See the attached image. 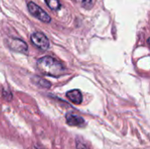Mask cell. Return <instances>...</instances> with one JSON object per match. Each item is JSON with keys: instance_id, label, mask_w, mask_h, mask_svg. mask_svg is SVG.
Instances as JSON below:
<instances>
[{"instance_id": "obj_1", "label": "cell", "mask_w": 150, "mask_h": 149, "mask_svg": "<svg viewBox=\"0 0 150 149\" xmlns=\"http://www.w3.org/2000/svg\"><path fill=\"white\" fill-rule=\"evenodd\" d=\"M37 68L42 74L55 78L63 76L66 72L65 67L52 56H43L40 58L37 61Z\"/></svg>"}, {"instance_id": "obj_2", "label": "cell", "mask_w": 150, "mask_h": 149, "mask_svg": "<svg viewBox=\"0 0 150 149\" xmlns=\"http://www.w3.org/2000/svg\"><path fill=\"white\" fill-rule=\"evenodd\" d=\"M27 9L29 11V12L33 17H35L36 18L40 19V21L45 22V23H49L51 21L50 16L43 9H41L40 6H38L33 2H29L27 4Z\"/></svg>"}, {"instance_id": "obj_3", "label": "cell", "mask_w": 150, "mask_h": 149, "mask_svg": "<svg viewBox=\"0 0 150 149\" xmlns=\"http://www.w3.org/2000/svg\"><path fill=\"white\" fill-rule=\"evenodd\" d=\"M31 41L35 47L41 50H47L49 47V40L47 37L42 32H33L31 35Z\"/></svg>"}, {"instance_id": "obj_4", "label": "cell", "mask_w": 150, "mask_h": 149, "mask_svg": "<svg viewBox=\"0 0 150 149\" xmlns=\"http://www.w3.org/2000/svg\"><path fill=\"white\" fill-rule=\"evenodd\" d=\"M8 46L11 50L18 53H25L28 49L27 44L20 39H15V38L10 39L8 42Z\"/></svg>"}, {"instance_id": "obj_5", "label": "cell", "mask_w": 150, "mask_h": 149, "mask_svg": "<svg viewBox=\"0 0 150 149\" xmlns=\"http://www.w3.org/2000/svg\"><path fill=\"white\" fill-rule=\"evenodd\" d=\"M65 119H66L67 124L70 126L81 127L85 125V121L82 117H80L76 114H74V113H71V112L67 113L65 116Z\"/></svg>"}, {"instance_id": "obj_6", "label": "cell", "mask_w": 150, "mask_h": 149, "mask_svg": "<svg viewBox=\"0 0 150 149\" xmlns=\"http://www.w3.org/2000/svg\"><path fill=\"white\" fill-rule=\"evenodd\" d=\"M66 97L69 98V100L70 102H72L75 105H80L83 102V94L77 89L71 90L68 91L66 93Z\"/></svg>"}, {"instance_id": "obj_7", "label": "cell", "mask_w": 150, "mask_h": 149, "mask_svg": "<svg viewBox=\"0 0 150 149\" xmlns=\"http://www.w3.org/2000/svg\"><path fill=\"white\" fill-rule=\"evenodd\" d=\"M32 81L34 84H36L37 86H40L41 88L48 89L51 87V83L47 80L40 78L39 76H33V78H32Z\"/></svg>"}, {"instance_id": "obj_8", "label": "cell", "mask_w": 150, "mask_h": 149, "mask_svg": "<svg viewBox=\"0 0 150 149\" xmlns=\"http://www.w3.org/2000/svg\"><path fill=\"white\" fill-rule=\"evenodd\" d=\"M47 5L53 11H59L61 9V3L59 0H45Z\"/></svg>"}, {"instance_id": "obj_9", "label": "cell", "mask_w": 150, "mask_h": 149, "mask_svg": "<svg viewBox=\"0 0 150 149\" xmlns=\"http://www.w3.org/2000/svg\"><path fill=\"white\" fill-rule=\"evenodd\" d=\"M76 149H89L85 142H83L82 139L79 137H76Z\"/></svg>"}, {"instance_id": "obj_10", "label": "cell", "mask_w": 150, "mask_h": 149, "mask_svg": "<svg viewBox=\"0 0 150 149\" xmlns=\"http://www.w3.org/2000/svg\"><path fill=\"white\" fill-rule=\"evenodd\" d=\"M3 97L6 99V100H11L12 98V95L11 93V91L6 90H3Z\"/></svg>"}, {"instance_id": "obj_11", "label": "cell", "mask_w": 150, "mask_h": 149, "mask_svg": "<svg viewBox=\"0 0 150 149\" xmlns=\"http://www.w3.org/2000/svg\"><path fill=\"white\" fill-rule=\"evenodd\" d=\"M83 6L85 8H90L92 4V0H82Z\"/></svg>"}]
</instances>
